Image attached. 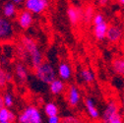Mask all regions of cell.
I'll return each mask as SVG.
<instances>
[{"label": "cell", "mask_w": 124, "mask_h": 123, "mask_svg": "<svg viewBox=\"0 0 124 123\" xmlns=\"http://www.w3.org/2000/svg\"><path fill=\"white\" fill-rule=\"evenodd\" d=\"M60 123H83V121L75 116H66L60 119Z\"/></svg>", "instance_id": "7402d4cb"}, {"label": "cell", "mask_w": 124, "mask_h": 123, "mask_svg": "<svg viewBox=\"0 0 124 123\" xmlns=\"http://www.w3.org/2000/svg\"><path fill=\"white\" fill-rule=\"evenodd\" d=\"M72 74L71 67L66 63H60L58 66V75L62 80H68L70 79Z\"/></svg>", "instance_id": "4fadbf2b"}, {"label": "cell", "mask_w": 124, "mask_h": 123, "mask_svg": "<svg viewBox=\"0 0 124 123\" xmlns=\"http://www.w3.org/2000/svg\"><path fill=\"white\" fill-rule=\"evenodd\" d=\"M122 101H123V105H124V97H123V100Z\"/></svg>", "instance_id": "836d02e7"}, {"label": "cell", "mask_w": 124, "mask_h": 123, "mask_svg": "<svg viewBox=\"0 0 124 123\" xmlns=\"http://www.w3.org/2000/svg\"><path fill=\"white\" fill-rule=\"evenodd\" d=\"M85 105H86V108L90 114V116L92 118H94V119H97L99 118L100 116V113H99V110L97 109V107L94 103V100H93L92 99H86L85 100Z\"/></svg>", "instance_id": "7c38bea8"}, {"label": "cell", "mask_w": 124, "mask_h": 123, "mask_svg": "<svg viewBox=\"0 0 124 123\" xmlns=\"http://www.w3.org/2000/svg\"><path fill=\"white\" fill-rule=\"evenodd\" d=\"M67 100L71 106H76L80 101V93L79 90L77 89L74 85L70 86L68 89V93H67Z\"/></svg>", "instance_id": "9c48e42d"}, {"label": "cell", "mask_w": 124, "mask_h": 123, "mask_svg": "<svg viewBox=\"0 0 124 123\" xmlns=\"http://www.w3.org/2000/svg\"><path fill=\"white\" fill-rule=\"evenodd\" d=\"M83 10L77 8L76 6H69L67 8V17L72 25H77L82 19Z\"/></svg>", "instance_id": "52a82bcc"}, {"label": "cell", "mask_w": 124, "mask_h": 123, "mask_svg": "<svg viewBox=\"0 0 124 123\" xmlns=\"http://www.w3.org/2000/svg\"><path fill=\"white\" fill-rule=\"evenodd\" d=\"M112 69L117 74L124 76V57L115 58L112 61Z\"/></svg>", "instance_id": "e0dca14e"}, {"label": "cell", "mask_w": 124, "mask_h": 123, "mask_svg": "<svg viewBox=\"0 0 124 123\" xmlns=\"http://www.w3.org/2000/svg\"><path fill=\"white\" fill-rule=\"evenodd\" d=\"M26 10L31 13L39 14L48 7V1L46 0H27L25 2Z\"/></svg>", "instance_id": "5b68a950"}, {"label": "cell", "mask_w": 124, "mask_h": 123, "mask_svg": "<svg viewBox=\"0 0 124 123\" xmlns=\"http://www.w3.org/2000/svg\"><path fill=\"white\" fill-rule=\"evenodd\" d=\"M95 16V8L92 5H87L84 10H83V14H82V19L84 20V22L86 24H89L93 21Z\"/></svg>", "instance_id": "9a60e30c"}, {"label": "cell", "mask_w": 124, "mask_h": 123, "mask_svg": "<svg viewBox=\"0 0 124 123\" xmlns=\"http://www.w3.org/2000/svg\"><path fill=\"white\" fill-rule=\"evenodd\" d=\"M80 76H81V78L83 79V81L88 83V84H91V83H93L95 81V75H94V73H93L91 70L87 69V68L83 69L81 71Z\"/></svg>", "instance_id": "d6986e66"}, {"label": "cell", "mask_w": 124, "mask_h": 123, "mask_svg": "<svg viewBox=\"0 0 124 123\" xmlns=\"http://www.w3.org/2000/svg\"><path fill=\"white\" fill-rule=\"evenodd\" d=\"M22 43L23 47L25 48V50L27 51L28 55L31 58V62H32L33 67L37 69L39 65L42 64V54L39 49L36 41L32 38L25 37L22 39Z\"/></svg>", "instance_id": "6da1fadb"}, {"label": "cell", "mask_w": 124, "mask_h": 123, "mask_svg": "<svg viewBox=\"0 0 124 123\" xmlns=\"http://www.w3.org/2000/svg\"><path fill=\"white\" fill-rule=\"evenodd\" d=\"M44 112L45 114L49 117H53V116H58V107L55 103L53 102H48L46 103L44 106Z\"/></svg>", "instance_id": "ac0fdd59"}, {"label": "cell", "mask_w": 124, "mask_h": 123, "mask_svg": "<svg viewBox=\"0 0 124 123\" xmlns=\"http://www.w3.org/2000/svg\"><path fill=\"white\" fill-rule=\"evenodd\" d=\"M2 13H3V16L7 19L15 16L16 15V5L13 2H6L3 5Z\"/></svg>", "instance_id": "2e32d148"}, {"label": "cell", "mask_w": 124, "mask_h": 123, "mask_svg": "<svg viewBox=\"0 0 124 123\" xmlns=\"http://www.w3.org/2000/svg\"><path fill=\"white\" fill-rule=\"evenodd\" d=\"M10 115H11V111L6 107H4L3 109L0 110V122H9Z\"/></svg>", "instance_id": "44dd1931"}, {"label": "cell", "mask_w": 124, "mask_h": 123, "mask_svg": "<svg viewBox=\"0 0 124 123\" xmlns=\"http://www.w3.org/2000/svg\"><path fill=\"white\" fill-rule=\"evenodd\" d=\"M36 76L40 82L44 84H50L55 80V71L51 64L42 62V64L36 69Z\"/></svg>", "instance_id": "7a4b0ae2"}, {"label": "cell", "mask_w": 124, "mask_h": 123, "mask_svg": "<svg viewBox=\"0 0 124 123\" xmlns=\"http://www.w3.org/2000/svg\"><path fill=\"white\" fill-rule=\"evenodd\" d=\"M33 22H34V19L31 12H29L28 10H23L20 12L18 16V24L20 28L27 30L33 25Z\"/></svg>", "instance_id": "8992f818"}, {"label": "cell", "mask_w": 124, "mask_h": 123, "mask_svg": "<svg viewBox=\"0 0 124 123\" xmlns=\"http://www.w3.org/2000/svg\"><path fill=\"white\" fill-rule=\"evenodd\" d=\"M5 107V104H4V100H3V97L0 96V110L3 109Z\"/></svg>", "instance_id": "83f0119b"}, {"label": "cell", "mask_w": 124, "mask_h": 123, "mask_svg": "<svg viewBox=\"0 0 124 123\" xmlns=\"http://www.w3.org/2000/svg\"><path fill=\"white\" fill-rule=\"evenodd\" d=\"M13 3H14L15 5H17V4H22V1H21V0H14Z\"/></svg>", "instance_id": "4dcf8cb0"}, {"label": "cell", "mask_w": 124, "mask_h": 123, "mask_svg": "<svg viewBox=\"0 0 124 123\" xmlns=\"http://www.w3.org/2000/svg\"><path fill=\"white\" fill-rule=\"evenodd\" d=\"M14 35L15 32L11 21L0 15V40L9 41L14 38Z\"/></svg>", "instance_id": "277c9868"}, {"label": "cell", "mask_w": 124, "mask_h": 123, "mask_svg": "<svg viewBox=\"0 0 124 123\" xmlns=\"http://www.w3.org/2000/svg\"><path fill=\"white\" fill-rule=\"evenodd\" d=\"M7 84V79H6V72L4 71L3 67L0 64V88L5 87Z\"/></svg>", "instance_id": "603a6c76"}, {"label": "cell", "mask_w": 124, "mask_h": 123, "mask_svg": "<svg viewBox=\"0 0 124 123\" xmlns=\"http://www.w3.org/2000/svg\"><path fill=\"white\" fill-rule=\"evenodd\" d=\"M108 30V25L106 22L101 23V25L95 26L94 28V36L98 40H102L106 38V33Z\"/></svg>", "instance_id": "8fae6325"}, {"label": "cell", "mask_w": 124, "mask_h": 123, "mask_svg": "<svg viewBox=\"0 0 124 123\" xmlns=\"http://www.w3.org/2000/svg\"><path fill=\"white\" fill-rule=\"evenodd\" d=\"M6 79H7V82L12 80V74L10 72H7V71H6Z\"/></svg>", "instance_id": "f1b7e54d"}, {"label": "cell", "mask_w": 124, "mask_h": 123, "mask_svg": "<svg viewBox=\"0 0 124 123\" xmlns=\"http://www.w3.org/2000/svg\"><path fill=\"white\" fill-rule=\"evenodd\" d=\"M116 113H118V105H117V103L115 101L111 100V101H109L107 103L105 109L103 111V114H102L103 123H105L111 116H113Z\"/></svg>", "instance_id": "30bf717a"}, {"label": "cell", "mask_w": 124, "mask_h": 123, "mask_svg": "<svg viewBox=\"0 0 124 123\" xmlns=\"http://www.w3.org/2000/svg\"><path fill=\"white\" fill-rule=\"evenodd\" d=\"M0 123H10V122H0Z\"/></svg>", "instance_id": "d6a6232c"}, {"label": "cell", "mask_w": 124, "mask_h": 123, "mask_svg": "<svg viewBox=\"0 0 124 123\" xmlns=\"http://www.w3.org/2000/svg\"><path fill=\"white\" fill-rule=\"evenodd\" d=\"M64 88H65V85L63 81L59 79H55L52 83L49 84V90L51 92V94L53 95H59L64 91Z\"/></svg>", "instance_id": "5bb4252c"}, {"label": "cell", "mask_w": 124, "mask_h": 123, "mask_svg": "<svg viewBox=\"0 0 124 123\" xmlns=\"http://www.w3.org/2000/svg\"><path fill=\"white\" fill-rule=\"evenodd\" d=\"M105 123H123V119H122L120 113L118 112V113L114 114L113 116H111Z\"/></svg>", "instance_id": "d4e9b609"}, {"label": "cell", "mask_w": 124, "mask_h": 123, "mask_svg": "<svg viewBox=\"0 0 124 123\" xmlns=\"http://www.w3.org/2000/svg\"><path fill=\"white\" fill-rule=\"evenodd\" d=\"M103 22H105V21H104V17H103V15H102V14H101V13L95 14L94 19H93V23H94L95 26L101 25V24L103 23Z\"/></svg>", "instance_id": "cb8c5ba5"}, {"label": "cell", "mask_w": 124, "mask_h": 123, "mask_svg": "<svg viewBox=\"0 0 124 123\" xmlns=\"http://www.w3.org/2000/svg\"><path fill=\"white\" fill-rule=\"evenodd\" d=\"M3 100H4V104L6 107H11L13 105V97L10 94H6L3 97Z\"/></svg>", "instance_id": "484cf974"}, {"label": "cell", "mask_w": 124, "mask_h": 123, "mask_svg": "<svg viewBox=\"0 0 124 123\" xmlns=\"http://www.w3.org/2000/svg\"><path fill=\"white\" fill-rule=\"evenodd\" d=\"M98 3H99L100 5H104V4L107 3V1H106V0H101V1H99Z\"/></svg>", "instance_id": "f546056e"}, {"label": "cell", "mask_w": 124, "mask_h": 123, "mask_svg": "<svg viewBox=\"0 0 124 123\" xmlns=\"http://www.w3.org/2000/svg\"><path fill=\"white\" fill-rule=\"evenodd\" d=\"M122 38V30L118 26H109L106 33V38L110 42H117Z\"/></svg>", "instance_id": "ba28073f"}, {"label": "cell", "mask_w": 124, "mask_h": 123, "mask_svg": "<svg viewBox=\"0 0 124 123\" xmlns=\"http://www.w3.org/2000/svg\"><path fill=\"white\" fill-rule=\"evenodd\" d=\"M48 123H60V118L59 116H53L48 118Z\"/></svg>", "instance_id": "4316f807"}, {"label": "cell", "mask_w": 124, "mask_h": 123, "mask_svg": "<svg viewBox=\"0 0 124 123\" xmlns=\"http://www.w3.org/2000/svg\"><path fill=\"white\" fill-rule=\"evenodd\" d=\"M118 3H119V4H121V5H124V0H119Z\"/></svg>", "instance_id": "1f68e13d"}, {"label": "cell", "mask_w": 124, "mask_h": 123, "mask_svg": "<svg viewBox=\"0 0 124 123\" xmlns=\"http://www.w3.org/2000/svg\"><path fill=\"white\" fill-rule=\"evenodd\" d=\"M16 75H17V77L19 78L20 81H22V82L27 81V79H28V72H27V70H26L24 65L18 64L16 66Z\"/></svg>", "instance_id": "ffe728a7"}, {"label": "cell", "mask_w": 124, "mask_h": 123, "mask_svg": "<svg viewBox=\"0 0 124 123\" xmlns=\"http://www.w3.org/2000/svg\"><path fill=\"white\" fill-rule=\"evenodd\" d=\"M19 123H41V115L39 110L35 106H28L20 114L18 118Z\"/></svg>", "instance_id": "3957f363"}]
</instances>
